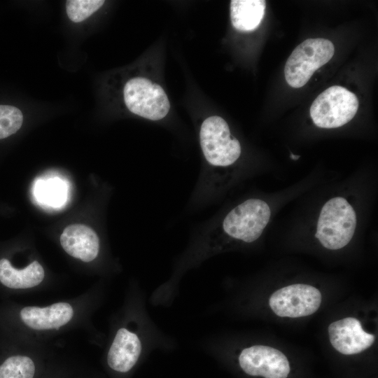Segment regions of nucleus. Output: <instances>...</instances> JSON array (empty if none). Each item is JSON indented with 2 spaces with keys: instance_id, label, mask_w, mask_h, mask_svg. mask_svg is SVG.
I'll use <instances>...</instances> for the list:
<instances>
[{
  "instance_id": "6ab92c4d",
  "label": "nucleus",
  "mask_w": 378,
  "mask_h": 378,
  "mask_svg": "<svg viewBox=\"0 0 378 378\" xmlns=\"http://www.w3.org/2000/svg\"><path fill=\"white\" fill-rule=\"evenodd\" d=\"M290 158H292L293 160H297L298 158H300V156L299 155H294L293 154H291Z\"/></svg>"
},
{
  "instance_id": "423d86ee",
  "label": "nucleus",
  "mask_w": 378,
  "mask_h": 378,
  "mask_svg": "<svg viewBox=\"0 0 378 378\" xmlns=\"http://www.w3.org/2000/svg\"><path fill=\"white\" fill-rule=\"evenodd\" d=\"M124 101L133 113L151 120L164 118L170 103L163 88L144 77L129 80L123 89Z\"/></svg>"
},
{
  "instance_id": "39448f33",
  "label": "nucleus",
  "mask_w": 378,
  "mask_h": 378,
  "mask_svg": "<svg viewBox=\"0 0 378 378\" xmlns=\"http://www.w3.org/2000/svg\"><path fill=\"white\" fill-rule=\"evenodd\" d=\"M270 214V209L265 201L249 199L226 215L222 228L229 237L251 243L260 237L269 222Z\"/></svg>"
},
{
  "instance_id": "f3484780",
  "label": "nucleus",
  "mask_w": 378,
  "mask_h": 378,
  "mask_svg": "<svg viewBox=\"0 0 378 378\" xmlns=\"http://www.w3.org/2000/svg\"><path fill=\"white\" fill-rule=\"evenodd\" d=\"M104 4L103 0H69L66 1V11L74 22H80L98 10Z\"/></svg>"
},
{
  "instance_id": "4468645a",
  "label": "nucleus",
  "mask_w": 378,
  "mask_h": 378,
  "mask_svg": "<svg viewBox=\"0 0 378 378\" xmlns=\"http://www.w3.org/2000/svg\"><path fill=\"white\" fill-rule=\"evenodd\" d=\"M265 0H232L230 19L233 27L241 31H251L258 27L265 10Z\"/></svg>"
},
{
  "instance_id": "ddd939ff",
  "label": "nucleus",
  "mask_w": 378,
  "mask_h": 378,
  "mask_svg": "<svg viewBox=\"0 0 378 378\" xmlns=\"http://www.w3.org/2000/svg\"><path fill=\"white\" fill-rule=\"evenodd\" d=\"M44 278V269L37 260L31 262L22 269H17L8 259L0 260V282L8 288L31 289L40 285Z\"/></svg>"
},
{
  "instance_id": "a211bd4d",
  "label": "nucleus",
  "mask_w": 378,
  "mask_h": 378,
  "mask_svg": "<svg viewBox=\"0 0 378 378\" xmlns=\"http://www.w3.org/2000/svg\"><path fill=\"white\" fill-rule=\"evenodd\" d=\"M38 193L40 198L52 204H59L64 197L62 185L54 181L41 184Z\"/></svg>"
},
{
  "instance_id": "7ed1b4c3",
  "label": "nucleus",
  "mask_w": 378,
  "mask_h": 378,
  "mask_svg": "<svg viewBox=\"0 0 378 378\" xmlns=\"http://www.w3.org/2000/svg\"><path fill=\"white\" fill-rule=\"evenodd\" d=\"M200 141L206 161L213 167L230 166L240 157L239 141L231 134L227 122L218 115L209 116L203 121Z\"/></svg>"
},
{
  "instance_id": "9b49d317",
  "label": "nucleus",
  "mask_w": 378,
  "mask_h": 378,
  "mask_svg": "<svg viewBox=\"0 0 378 378\" xmlns=\"http://www.w3.org/2000/svg\"><path fill=\"white\" fill-rule=\"evenodd\" d=\"M60 244L73 258L85 262L94 260L99 252V239L96 232L83 224L67 226L60 236Z\"/></svg>"
},
{
  "instance_id": "6e6552de",
  "label": "nucleus",
  "mask_w": 378,
  "mask_h": 378,
  "mask_svg": "<svg viewBox=\"0 0 378 378\" xmlns=\"http://www.w3.org/2000/svg\"><path fill=\"white\" fill-rule=\"evenodd\" d=\"M241 368L251 376L286 378L289 362L280 351L267 346L255 345L243 349L239 357Z\"/></svg>"
},
{
  "instance_id": "1a4fd4ad",
  "label": "nucleus",
  "mask_w": 378,
  "mask_h": 378,
  "mask_svg": "<svg viewBox=\"0 0 378 378\" xmlns=\"http://www.w3.org/2000/svg\"><path fill=\"white\" fill-rule=\"evenodd\" d=\"M76 315V308L65 301L50 305L26 306L19 312L22 323L35 332L58 330L69 325Z\"/></svg>"
},
{
  "instance_id": "f8f14e48",
  "label": "nucleus",
  "mask_w": 378,
  "mask_h": 378,
  "mask_svg": "<svg viewBox=\"0 0 378 378\" xmlns=\"http://www.w3.org/2000/svg\"><path fill=\"white\" fill-rule=\"evenodd\" d=\"M141 349V342L138 335L126 328H120L108 351V365L115 371L127 372L136 363Z\"/></svg>"
},
{
  "instance_id": "f257e3e1",
  "label": "nucleus",
  "mask_w": 378,
  "mask_h": 378,
  "mask_svg": "<svg viewBox=\"0 0 378 378\" xmlns=\"http://www.w3.org/2000/svg\"><path fill=\"white\" fill-rule=\"evenodd\" d=\"M356 215L343 197L328 200L322 207L315 237L326 248L337 250L346 246L353 237Z\"/></svg>"
},
{
  "instance_id": "2eb2a0df",
  "label": "nucleus",
  "mask_w": 378,
  "mask_h": 378,
  "mask_svg": "<svg viewBox=\"0 0 378 378\" xmlns=\"http://www.w3.org/2000/svg\"><path fill=\"white\" fill-rule=\"evenodd\" d=\"M35 372V363L26 355L11 356L0 365V378H34Z\"/></svg>"
},
{
  "instance_id": "f03ea898",
  "label": "nucleus",
  "mask_w": 378,
  "mask_h": 378,
  "mask_svg": "<svg viewBox=\"0 0 378 378\" xmlns=\"http://www.w3.org/2000/svg\"><path fill=\"white\" fill-rule=\"evenodd\" d=\"M334 53L335 47L330 41L323 38L306 39L294 49L286 61V82L294 88L304 86L318 69L330 60Z\"/></svg>"
},
{
  "instance_id": "0eeeda50",
  "label": "nucleus",
  "mask_w": 378,
  "mask_h": 378,
  "mask_svg": "<svg viewBox=\"0 0 378 378\" xmlns=\"http://www.w3.org/2000/svg\"><path fill=\"white\" fill-rule=\"evenodd\" d=\"M321 302V294L315 287L293 284L275 291L269 300L274 312L281 317L298 318L316 312Z\"/></svg>"
},
{
  "instance_id": "9d476101",
  "label": "nucleus",
  "mask_w": 378,
  "mask_h": 378,
  "mask_svg": "<svg viewBox=\"0 0 378 378\" xmlns=\"http://www.w3.org/2000/svg\"><path fill=\"white\" fill-rule=\"evenodd\" d=\"M328 334L332 346L345 355L356 354L367 349L375 340L374 335L365 332L360 322L352 317L330 323Z\"/></svg>"
},
{
  "instance_id": "dca6fc26",
  "label": "nucleus",
  "mask_w": 378,
  "mask_h": 378,
  "mask_svg": "<svg viewBox=\"0 0 378 378\" xmlns=\"http://www.w3.org/2000/svg\"><path fill=\"white\" fill-rule=\"evenodd\" d=\"M22 122L23 115L18 108L0 104V139L17 132Z\"/></svg>"
},
{
  "instance_id": "20e7f679",
  "label": "nucleus",
  "mask_w": 378,
  "mask_h": 378,
  "mask_svg": "<svg viewBox=\"0 0 378 378\" xmlns=\"http://www.w3.org/2000/svg\"><path fill=\"white\" fill-rule=\"evenodd\" d=\"M358 108V100L346 88L334 85L321 93L310 107L314 123L321 128H336L349 122Z\"/></svg>"
}]
</instances>
